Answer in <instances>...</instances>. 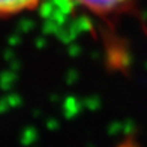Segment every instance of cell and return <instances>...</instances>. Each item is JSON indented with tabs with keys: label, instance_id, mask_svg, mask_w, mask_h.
Instances as JSON below:
<instances>
[{
	"label": "cell",
	"instance_id": "6da1fadb",
	"mask_svg": "<svg viewBox=\"0 0 147 147\" xmlns=\"http://www.w3.org/2000/svg\"><path fill=\"white\" fill-rule=\"evenodd\" d=\"M75 5L96 15H110L120 12L131 0H72Z\"/></svg>",
	"mask_w": 147,
	"mask_h": 147
},
{
	"label": "cell",
	"instance_id": "7a4b0ae2",
	"mask_svg": "<svg viewBox=\"0 0 147 147\" xmlns=\"http://www.w3.org/2000/svg\"><path fill=\"white\" fill-rule=\"evenodd\" d=\"M42 0H0V18L15 17L24 12L33 11Z\"/></svg>",
	"mask_w": 147,
	"mask_h": 147
}]
</instances>
